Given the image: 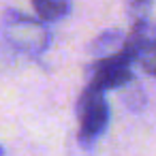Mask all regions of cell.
I'll use <instances>...</instances> for the list:
<instances>
[{"instance_id":"obj_1","label":"cell","mask_w":156,"mask_h":156,"mask_svg":"<svg viewBox=\"0 0 156 156\" xmlns=\"http://www.w3.org/2000/svg\"><path fill=\"white\" fill-rule=\"evenodd\" d=\"M0 30L2 39L17 51L39 56L43 54L51 43V32L43 22L37 17H30L17 9H7L0 17Z\"/></svg>"},{"instance_id":"obj_4","label":"cell","mask_w":156,"mask_h":156,"mask_svg":"<svg viewBox=\"0 0 156 156\" xmlns=\"http://www.w3.org/2000/svg\"><path fill=\"white\" fill-rule=\"evenodd\" d=\"M124 45V32L118 30V28H111V30H105L101 32L90 45H88V51L92 56H96V60L101 58H107V56H113L122 49Z\"/></svg>"},{"instance_id":"obj_3","label":"cell","mask_w":156,"mask_h":156,"mask_svg":"<svg viewBox=\"0 0 156 156\" xmlns=\"http://www.w3.org/2000/svg\"><path fill=\"white\" fill-rule=\"evenodd\" d=\"M133 64H135V58L124 49H120L113 56L94 60L86 71V77H88L86 86H90V88H94V90H98L103 94L107 90L128 88L135 81Z\"/></svg>"},{"instance_id":"obj_5","label":"cell","mask_w":156,"mask_h":156,"mask_svg":"<svg viewBox=\"0 0 156 156\" xmlns=\"http://www.w3.org/2000/svg\"><path fill=\"white\" fill-rule=\"evenodd\" d=\"M32 9L37 13V20L45 24V22H58L62 17H66L73 7L69 2H64V0H34Z\"/></svg>"},{"instance_id":"obj_2","label":"cell","mask_w":156,"mask_h":156,"mask_svg":"<svg viewBox=\"0 0 156 156\" xmlns=\"http://www.w3.org/2000/svg\"><path fill=\"white\" fill-rule=\"evenodd\" d=\"M75 113L79 120L77 141L83 150H92L94 143L105 135L111 118V109H109V103L105 101V94L86 86L77 98Z\"/></svg>"},{"instance_id":"obj_6","label":"cell","mask_w":156,"mask_h":156,"mask_svg":"<svg viewBox=\"0 0 156 156\" xmlns=\"http://www.w3.org/2000/svg\"><path fill=\"white\" fill-rule=\"evenodd\" d=\"M130 22H147L150 11H152V2H145V0H137V2H130L126 7Z\"/></svg>"},{"instance_id":"obj_7","label":"cell","mask_w":156,"mask_h":156,"mask_svg":"<svg viewBox=\"0 0 156 156\" xmlns=\"http://www.w3.org/2000/svg\"><path fill=\"white\" fill-rule=\"evenodd\" d=\"M0 156H5V147L2 145H0Z\"/></svg>"}]
</instances>
